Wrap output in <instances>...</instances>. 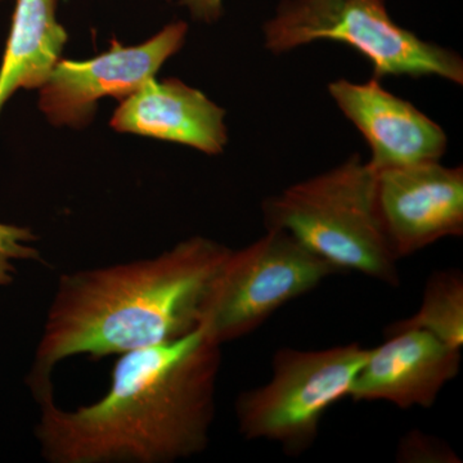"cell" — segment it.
<instances>
[{
    "instance_id": "1",
    "label": "cell",
    "mask_w": 463,
    "mask_h": 463,
    "mask_svg": "<svg viewBox=\"0 0 463 463\" xmlns=\"http://www.w3.org/2000/svg\"><path fill=\"white\" fill-rule=\"evenodd\" d=\"M222 345L200 327L118 356L108 394L74 411L53 389L36 402L35 437L51 463H170L209 446Z\"/></svg>"
},
{
    "instance_id": "2",
    "label": "cell",
    "mask_w": 463,
    "mask_h": 463,
    "mask_svg": "<svg viewBox=\"0 0 463 463\" xmlns=\"http://www.w3.org/2000/svg\"><path fill=\"white\" fill-rule=\"evenodd\" d=\"M230 251L196 236L157 257L62 274L29 374L33 397L53 389L52 373L71 356L121 355L196 330Z\"/></svg>"
},
{
    "instance_id": "3",
    "label": "cell",
    "mask_w": 463,
    "mask_h": 463,
    "mask_svg": "<svg viewBox=\"0 0 463 463\" xmlns=\"http://www.w3.org/2000/svg\"><path fill=\"white\" fill-rule=\"evenodd\" d=\"M376 178L368 164L353 155L264 200L265 228L288 232L339 272L353 270L397 288L399 259L381 221Z\"/></svg>"
},
{
    "instance_id": "4",
    "label": "cell",
    "mask_w": 463,
    "mask_h": 463,
    "mask_svg": "<svg viewBox=\"0 0 463 463\" xmlns=\"http://www.w3.org/2000/svg\"><path fill=\"white\" fill-rule=\"evenodd\" d=\"M263 30L265 48L274 54L341 42L370 60L376 79L434 75L463 83L462 58L399 26L385 0H282Z\"/></svg>"
},
{
    "instance_id": "5",
    "label": "cell",
    "mask_w": 463,
    "mask_h": 463,
    "mask_svg": "<svg viewBox=\"0 0 463 463\" xmlns=\"http://www.w3.org/2000/svg\"><path fill=\"white\" fill-rule=\"evenodd\" d=\"M368 352L358 343L277 350L270 380L237 398L240 434L248 440L277 443L288 456L303 455L316 443L325 413L349 397Z\"/></svg>"
},
{
    "instance_id": "6",
    "label": "cell",
    "mask_w": 463,
    "mask_h": 463,
    "mask_svg": "<svg viewBox=\"0 0 463 463\" xmlns=\"http://www.w3.org/2000/svg\"><path fill=\"white\" fill-rule=\"evenodd\" d=\"M336 273L288 232L267 230L251 245L231 250L207 289L199 327L219 345L248 336Z\"/></svg>"
},
{
    "instance_id": "7",
    "label": "cell",
    "mask_w": 463,
    "mask_h": 463,
    "mask_svg": "<svg viewBox=\"0 0 463 463\" xmlns=\"http://www.w3.org/2000/svg\"><path fill=\"white\" fill-rule=\"evenodd\" d=\"M187 24H170L149 41L111 48L87 61L61 60L41 88L39 108L56 127H87L105 97L123 100L155 78L184 44Z\"/></svg>"
},
{
    "instance_id": "8",
    "label": "cell",
    "mask_w": 463,
    "mask_h": 463,
    "mask_svg": "<svg viewBox=\"0 0 463 463\" xmlns=\"http://www.w3.org/2000/svg\"><path fill=\"white\" fill-rule=\"evenodd\" d=\"M377 205L392 251L410 257L463 234V169L439 161L376 173Z\"/></svg>"
},
{
    "instance_id": "9",
    "label": "cell",
    "mask_w": 463,
    "mask_h": 463,
    "mask_svg": "<svg viewBox=\"0 0 463 463\" xmlns=\"http://www.w3.org/2000/svg\"><path fill=\"white\" fill-rule=\"evenodd\" d=\"M368 352L349 397L354 402H386L401 410L431 408L461 370V350L441 343L425 330L386 334Z\"/></svg>"
},
{
    "instance_id": "10",
    "label": "cell",
    "mask_w": 463,
    "mask_h": 463,
    "mask_svg": "<svg viewBox=\"0 0 463 463\" xmlns=\"http://www.w3.org/2000/svg\"><path fill=\"white\" fill-rule=\"evenodd\" d=\"M332 99L355 125L371 148L374 173L439 161L447 136L412 103L383 90L379 79L364 84L337 80L328 85Z\"/></svg>"
},
{
    "instance_id": "11",
    "label": "cell",
    "mask_w": 463,
    "mask_h": 463,
    "mask_svg": "<svg viewBox=\"0 0 463 463\" xmlns=\"http://www.w3.org/2000/svg\"><path fill=\"white\" fill-rule=\"evenodd\" d=\"M224 109L176 79H154L121 100L111 118L116 132L181 143L218 155L228 141Z\"/></svg>"
},
{
    "instance_id": "12",
    "label": "cell",
    "mask_w": 463,
    "mask_h": 463,
    "mask_svg": "<svg viewBox=\"0 0 463 463\" xmlns=\"http://www.w3.org/2000/svg\"><path fill=\"white\" fill-rule=\"evenodd\" d=\"M58 0H16L0 66V112L20 90H41L61 61L67 32Z\"/></svg>"
},
{
    "instance_id": "13",
    "label": "cell",
    "mask_w": 463,
    "mask_h": 463,
    "mask_svg": "<svg viewBox=\"0 0 463 463\" xmlns=\"http://www.w3.org/2000/svg\"><path fill=\"white\" fill-rule=\"evenodd\" d=\"M425 330L441 343L462 350L463 274L461 270H438L429 277L423 289L421 307L408 318L390 325L386 334L402 330Z\"/></svg>"
},
{
    "instance_id": "14",
    "label": "cell",
    "mask_w": 463,
    "mask_h": 463,
    "mask_svg": "<svg viewBox=\"0 0 463 463\" xmlns=\"http://www.w3.org/2000/svg\"><path fill=\"white\" fill-rule=\"evenodd\" d=\"M35 240L29 228L0 223V288L14 282L16 261L42 260L41 251L32 245Z\"/></svg>"
},
{
    "instance_id": "15",
    "label": "cell",
    "mask_w": 463,
    "mask_h": 463,
    "mask_svg": "<svg viewBox=\"0 0 463 463\" xmlns=\"http://www.w3.org/2000/svg\"><path fill=\"white\" fill-rule=\"evenodd\" d=\"M397 459L407 463H457L458 457L438 438L412 430L401 440Z\"/></svg>"
},
{
    "instance_id": "16",
    "label": "cell",
    "mask_w": 463,
    "mask_h": 463,
    "mask_svg": "<svg viewBox=\"0 0 463 463\" xmlns=\"http://www.w3.org/2000/svg\"><path fill=\"white\" fill-rule=\"evenodd\" d=\"M190 9L192 16L203 23H215L223 14V0H181Z\"/></svg>"
}]
</instances>
